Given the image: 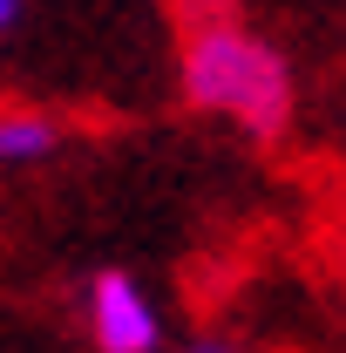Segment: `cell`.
<instances>
[{
    "label": "cell",
    "mask_w": 346,
    "mask_h": 353,
    "mask_svg": "<svg viewBox=\"0 0 346 353\" xmlns=\"http://www.w3.org/2000/svg\"><path fill=\"white\" fill-rule=\"evenodd\" d=\"M21 7H28V0H0V34H7V28L21 21Z\"/></svg>",
    "instance_id": "cell-4"
},
{
    "label": "cell",
    "mask_w": 346,
    "mask_h": 353,
    "mask_svg": "<svg viewBox=\"0 0 346 353\" xmlns=\"http://www.w3.org/2000/svg\"><path fill=\"white\" fill-rule=\"evenodd\" d=\"M176 82H183L190 109L224 116L245 136H278L292 123V68H285V54L265 34H252L245 21H231L224 7L190 14V34H183V54H176Z\"/></svg>",
    "instance_id": "cell-1"
},
{
    "label": "cell",
    "mask_w": 346,
    "mask_h": 353,
    "mask_svg": "<svg viewBox=\"0 0 346 353\" xmlns=\"http://www.w3.org/2000/svg\"><path fill=\"white\" fill-rule=\"evenodd\" d=\"M183 353H231V347H183Z\"/></svg>",
    "instance_id": "cell-6"
},
{
    "label": "cell",
    "mask_w": 346,
    "mask_h": 353,
    "mask_svg": "<svg viewBox=\"0 0 346 353\" xmlns=\"http://www.w3.org/2000/svg\"><path fill=\"white\" fill-rule=\"evenodd\" d=\"M61 150V123L48 109H28V102H7L0 109V163L7 170H28V163H48Z\"/></svg>",
    "instance_id": "cell-3"
},
{
    "label": "cell",
    "mask_w": 346,
    "mask_h": 353,
    "mask_svg": "<svg viewBox=\"0 0 346 353\" xmlns=\"http://www.w3.org/2000/svg\"><path fill=\"white\" fill-rule=\"evenodd\" d=\"M82 319H88L95 353H156L163 347V312H156V299L130 272H95L88 299H82Z\"/></svg>",
    "instance_id": "cell-2"
},
{
    "label": "cell",
    "mask_w": 346,
    "mask_h": 353,
    "mask_svg": "<svg viewBox=\"0 0 346 353\" xmlns=\"http://www.w3.org/2000/svg\"><path fill=\"white\" fill-rule=\"evenodd\" d=\"M183 7H190V14H217L224 0H183Z\"/></svg>",
    "instance_id": "cell-5"
}]
</instances>
